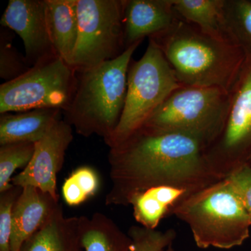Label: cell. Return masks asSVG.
<instances>
[{
  "label": "cell",
  "mask_w": 251,
  "mask_h": 251,
  "mask_svg": "<svg viewBox=\"0 0 251 251\" xmlns=\"http://www.w3.org/2000/svg\"><path fill=\"white\" fill-rule=\"evenodd\" d=\"M109 149L112 185L106 205L129 206L136 193L154 186L200 190L222 179L206 163L205 146L190 135L143 126Z\"/></svg>",
  "instance_id": "obj_1"
},
{
  "label": "cell",
  "mask_w": 251,
  "mask_h": 251,
  "mask_svg": "<svg viewBox=\"0 0 251 251\" xmlns=\"http://www.w3.org/2000/svg\"><path fill=\"white\" fill-rule=\"evenodd\" d=\"M149 39L159 48L177 80L186 87H218L229 92L247 59L242 46L214 39L178 16L171 27Z\"/></svg>",
  "instance_id": "obj_2"
},
{
  "label": "cell",
  "mask_w": 251,
  "mask_h": 251,
  "mask_svg": "<svg viewBox=\"0 0 251 251\" xmlns=\"http://www.w3.org/2000/svg\"><path fill=\"white\" fill-rule=\"evenodd\" d=\"M142 42L130 46L116 59L76 70L74 97L63 115L77 134L99 135L105 143L111 138L125 108L128 68Z\"/></svg>",
  "instance_id": "obj_3"
},
{
  "label": "cell",
  "mask_w": 251,
  "mask_h": 251,
  "mask_svg": "<svg viewBox=\"0 0 251 251\" xmlns=\"http://www.w3.org/2000/svg\"><path fill=\"white\" fill-rule=\"evenodd\" d=\"M173 216L187 225L200 249L227 250L242 246L250 236V217L227 178L193 193Z\"/></svg>",
  "instance_id": "obj_4"
},
{
  "label": "cell",
  "mask_w": 251,
  "mask_h": 251,
  "mask_svg": "<svg viewBox=\"0 0 251 251\" xmlns=\"http://www.w3.org/2000/svg\"><path fill=\"white\" fill-rule=\"evenodd\" d=\"M229 102V92L223 89L183 86L168 97L143 126L190 135L206 149L224 128Z\"/></svg>",
  "instance_id": "obj_5"
},
{
  "label": "cell",
  "mask_w": 251,
  "mask_h": 251,
  "mask_svg": "<svg viewBox=\"0 0 251 251\" xmlns=\"http://www.w3.org/2000/svg\"><path fill=\"white\" fill-rule=\"evenodd\" d=\"M183 85L151 39L143 57L132 59L128 71L125 108L116 130L106 145L113 148L141 128L174 91Z\"/></svg>",
  "instance_id": "obj_6"
},
{
  "label": "cell",
  "mask_w": 251,
  "mask_h": 251,
  "mask_svg": "<svg viewBox=\"0 0 251 251\" xmlns=\"http://www.w3.org/2000/svg\"><path fill=\"white\" fill-rule=\"evenodd\" d=\"M76 70L56 57L0 85V114L44 108L67 110L76 85Z\"/></svg>",
  "instance_id": "obj_7"
},
{
  "label": "cell",
  "mask_w": 251,
  "mask_h": 251,
  "mask_svg": "<svg viewBox=\"0 0 251 251\" xmlns=\"http://www.w3.org/2000/svg\"><path fill=\"white\" fill-rule=\"evenodd\" d=\"M125 0H77L78 38L73 57L75 70L120 57L126 50Z\"/></svg>",
  "instance_id": "obj_8"
},
{
  "label": "cell",
  "mask_w": 251,
  "mask_h": 251,
  "mask_svg": "<svg viewBox=\"0 0 251 251\" xmlns=\"http://www.w3.org/2000/svg\"><path fill=\"white\" fill-rule=\"evenodd\" d=\"M251 153V51L229 91L224 128L204 150L206 163L221 179L247 163Z\"/></svg>",
  "instance_id": "obj_9"
},
{
  "label": "cell",
  "mask_w": 251,
  "mask_h": 251,
  "mask_svg": "<svg viewBox=\"0 0 251 251\" xmlns=\"http://www.w3.org/2000/svg\"><path fill=\"white\" fill-rule=\"evenodd\" d=\"M0 24L21 36L29 67L59 57L50 32L46 0H10Z\"/></svg>",
  "instance_id": "obj_10"
},
{
  "label": "cell",
  "mask_w": 251,
  "mask_h": 251,
  "mask_svg": "<svg viewBox=\"0 0 251 251\" xmlns=\"http://www.w3.org/2000/svg\"><path fill=\"white\" fill-rule=\"evenodd\" d=\"M74 139L73 127L64 119L59 120L36 143L30 163L14 176L11 183L18 187L31 186L59 199L57 176L64 165L66 152Z\"/></svg>",
  "instance_id": "obj_11"
},
{
  "label": "cell",
  "mask_w": 251,
  "mask_h": 251,
  "mask_svg": "<svg viewBox=\"0 0 251 251\" xmlns=\"http://www.w3.org/2000/svg\"><path fill=\"white\" fill-rule=\"evenodd\" d=\"M176 18L173 0H125L126 49L166 30Z\"/></svg>",
  "instance_id": "obj_12"
},
{
  "label": "cell",
  "mask_w": 251,
  "mask_h": 251,
  "mask_svg": "<svg viewBox=\"0 0 251 251\" xmlns=\"http://www.w3.org/2000/svg\"><path fill=\"white\" fill-rule=\"evenodd\" d=\"M61 206L59 199L39 188L27 186L13 209L11 251H21L23 244L46 224Z\"/></svg>",
  "instance_id": "obj_13"
},
{
  "label": "cell",
  "mask_w": 251,
  "mask_h": 251,
  "mask_svg": "<svg viewBox=\"0 0 251 251\" xmlns=\"http://www.w3.org/2000/svg\"><path fill=\"white\" fill-rule=\"evenodd\" d=\"M201 190V189H200ZM199 191L175 185H161L136 193L130 200L136 222L147 229H156L162 220L173 216L180 203Z\"/></svg>",
  "instance_id": "obj_14"
},
{
  "label": "cell",
  "mask_w": 251,
  "mask_h": 251,
  "mask_svg": "<svg viewBox=\"0 0 251 251\" xmlns=\"http://www.w3.org/2000/svg\"><path fill=\"white\" fill-rule=\"evenodd\" d=\"M62 110L58 108L0 114V145L19 142L38 143L62 120Z\"/></svg>",
  "instance_id": "obj_15"
},
{
  "label": "cell",
  "mask_w": 251,
  "mask_h": 251,
  "mask_svg": "<svg viewBox=\"0 0 251 251\" xmlns=\"http://www.w3.org/2000/svg\"><path fill=\"white\" fill-rule=\"evenodd\" d=\"M21 251H84L81 243V216L67 217L62 206L35 233Z\"/></svg>",
  "instance_id": "obj_16"
},
{
  "label": "cell",
  "mask_w": 251,
  "mask_h": 251,
  "mask_svg": "<svg viewBox=\"0 0 251 251\" xmlns=\"http://www.w3.org/2000/svg\"><path fill=\"white\" fill-rule=\"evenodd\" d=\"M173 3L175 12L181 19L214 39L239 45L227 26L225 0H173Z\"/></svg>",
  "instance_id": "obj_17"
},
{
  "label": "cell",
  "mask_w": 251,
  "mask_h": 251,
  "mask_svg": "<svg viewBox=\"0 0 251 251\" xmlns=\"http://www.w3.org/2000/svg\"><path fill=\"white\" fill-rule=\"evenodd\" d=\"M51 39L59 57L72 66L78 38L77 0H46Z\"/></svg>",
  "instance_id": "obj_18"
},
{
  "label": "cell",
  "mask_w": 251,
  "mask_h": 251,
  "mask_svg": "<svg viewBox=\"0 0 251 251\" xmlns=\"http://www.w3.org/2000/svg\"><path fill=\"white\" fill-rule=\"evenodd\" d=\"M81 243L84 251H130L131 241L113 220L97 212L81 216Z\"/></svg>",
  "instance_id": "obj_19"
},
{
  "label": "cell",
  "mask_w": 251,
  "mask_h": 251,
  "mask_svg": "<svg viewBox=\"0 0 251 251\" xmlns=\"http://www.w3.org/2000/svg\"><path fill=\"white\" fill-rule=\"evenodd\" d=\"M36 143L19 142L0 145V193L12 186L13 175L30 163Z\"/></svg>",
  "instance_id": "obj_20"
},
{
  "label": "cell",
  "mask_w": 251,
  "mask_h": 251,
  "mask_svg": "<svg viewBox=\"0 0 251 251\" xmlns=\"http://www.w3.org/2000/svg\"><path fill=\"white\" fill-rule=\"evenodd\" d=\"M100 186L97 172L90 166L77 168L69 175L62 185L64 201L69 206H77L94 196Z\"/></svg>",
  "instance_id": "obj_21"
},
{
  "label": "cell",
  "mask_w": 251,
  "mask_h": 251,
  "mask_svg": "<svg viewBox=\"0 0 251 251\" xmlns=\"http://www.w3.org/2000/svg\"><path fill=\"white\" fill-rule=\"evenodd\" d=\"M225 16L234 39L247 52L251 51V1L225 0Z\"/></svg>",
  "instance_id": "obj_22"
},
{
  "label": "cell",
  "mask_w": 251,
  "mask_h": 251,
  "mask_svg": "<svg viewBox=\"0 0 251 251\" xmlns=\"http://www.w3.org/2000/svg\"><path fill=\"white\" fill-rule=\"evenodd\" d=\"M14 31L8 28H0V77L4 82L18 78L31 67L28 65L25 55L18 52L13 44Z\"/></svg>",
  "instance_id": "obj_23"
},
{
  "label": "cell",
  "mask_w": 251,
  "mask_h": 251,
  "mask_svg": "<svg viewBox=\"0 0 251 251\" xmlns=\"http://www.w3.org/2000/svg\"><path fill=\"white\" fill-rule=\"evenodd\" d=\"M127 234L131 241L130 251H164L176 237L173 229L161 231L140 226H132Z\"/></svg>",
  "instance_id": "obj_24"
},
{
  "label": "cell",
  "mask_w": 251,
  "mask_h": 251,
  "mask_svg": "<svg viewBox=\"0 0 251 251\" xmlns=\"http://www.w3.org/2000/svg\"><path fill=\"white\" fill-rule=\"evenodd\" d=\"M23 188L12 185L0 193V251H11L13 209Z\"/></svg>",
  "instance_id": "obj_25"
},
{
  "label": "cell",
  "mask_w": 251,
  "mask_h": 251,
  "mask_svg": "<svg viewBox=\"0 0 251 251\" xmlns=\"http://www.w3.org/2000/svg\"><path fill=\"white\" fill-rule=\"evenodd\" d=\"M240 198L251 221V166L245 163L227 176Z\"/></svg>",
  "instance_id": "obj_26"
},
{
  "label": "cell",
  "mask_w": 251,
  "mask_h": 251,
  "mask_svg": "<svg viewBox=\"0 0 251 251\" xmlns=\"http://www.w3.org/2000/svg\"><path fill=\"white\" fill-rule=\"evenodd\" d=\"M164 251H175L174 248H173V245L170 246V247H168L167 248L166 250Z\"/></svg>",
  "instance_id": "obj_27"
},
{
  "label": "cell",
  "mask_w": 251,
  "mask_h": 251,
  "mask_svg": "<svg viewBox=\"0 0 251 251\" xmlns=\"http://www.w3.org/2000/svg\"><path fill=\"white\" fill-rule=\"evenodd\" d=\"M247 163H249V164H250L251 166V153L250 156H249V159H248Z\"/></svg>",
  "instance_id": "obj_28"
}]
</instances>
